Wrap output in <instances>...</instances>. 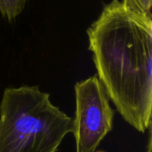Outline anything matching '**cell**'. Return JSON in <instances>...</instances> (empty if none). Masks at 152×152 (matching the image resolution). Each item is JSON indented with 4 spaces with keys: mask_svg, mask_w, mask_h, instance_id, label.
<instances>
[{
    "mask_svg": "<svg viewBox=\"0 0 152 152\" xmlns=\"http://www.w3.org/2000/svg\"><path fill=\"white\" fill-rule=\"evenodd\" d=\"M87 35L97 77L109 98L128 125L147 132L151 126L152 18L112 0Z\"/></svg>",
    "mask_w": 152,
    "mask_h": 152,
    "instance_id": "cell-1",
    "label": "cell"
},
{
    "mask_svg": "<svg viewBox=\"0 0 152 152\" xmlns=\"http://www.w3.org/2000/svg\"><path fill=\"white\" fill-rule=\"evenodd\" d=\"M72 118L38 86L4 91L0 103V152H57L72 133Z\"/></svg>",
    "mask_w": 152,
    "mask_h": 152,
    "instance_id": "cell-2",
    "label": "cell"
},
{
    "mask_svg": "<svg viewBox=\"0 0 152 152\" xmlns=\"http://www.w3.org/2000/svg\"><path fill=\"white\" fill-rule=\"evenodd\" d=\"M28 0H0V14L9 20L15 19L24 10Z\"/></svg>",
    "mask_w": 152,
    "mask_h": 152,
    "instance_id": "cell-4",
    "label": "cell"
},
{
    "mask_svg": "<svg viewBox=\"0 0 152 152\" xmlns=\"http://www.w3.org/2000/svg\"><path fill=\"white\" fill-rule=\"evenodd\" d=\"M121 2L129 11L144 17L152 18V0H122Z\"/></svg>",
    "mask_w": 152,
    "mask_h": 152,
    "instance_id": "cell-5",
    "label": "cell"
},
{
    "mask_svg": "<svg viewBox=\"0 0 152 152\" xmlns=\"http://www.w3.org/2000/svg\"><path fill=\"white\" fill-rule=\"evenodd\" d=\"M100 152H101V151H100Z\"/></svg>",
    "mask_w": 152,
    "mask_h": 152,
    "instance_id": "cell-6",
    "label": "cell"
},
{
    "mask_svg": "<svg viewBox=\"0 0 152 152\" xmlns=\"http://www.w3.org/2000/svg\"><path fill=\"white\" fill-rule=\"evenodd\" d=\"M76 112L72 134L76 152H95L105 136L113 129L115 111L97 76L75 85Z\"/></svg>",
    "mask_w": 152,
    "mask_h": 152,
    "instance_id": "cell-3",
    "label": "cell"
}]
</instances>
